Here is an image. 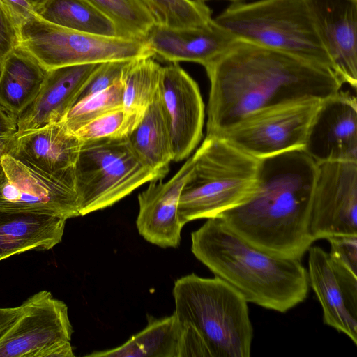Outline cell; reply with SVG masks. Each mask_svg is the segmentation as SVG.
<instances>
[{
    "label": "cell",
    "instance_id": "cell-34",
    "mask_svg": "<svg viewBox=\"0 0 357 357\" xmlns=\"http://www.w3.org/2000/svg\"><path fill=\"white\" fill-rule=\"evenodd\" d=\"M19 27L34 15L35 8L27 0H2Z\"/></svg>",
    "mask_w": 357,
    "mask_h": 357
},
{
    "label": "cell",
    "instance_id": "cell-7",
    "mask_svg": "<svg viewBox=\"0 0 357 357\" xmlns=\"http://www.w3.org/2000/svg\"><path fill=\"white\" fill-rule=\"evenodd\" d=\"M158 180L127 137L83 142L75 166L79 215L109 207L142 185Z\"/></svg>",
    "mask_w": 357,
    "mask_h": 357
},
{
    "label": "cell",
    "instance_id": "cell-25",
    "mask_svg": "<svg viewBox=\"0 0 357 357\" xmlns=\"http://www.w3.org/2000/svg\"><path fill=\"white\" fill-rule=\"evenodd\" d=\"M35 11L42 20L63 28L98 36L121 37L114 22L86 0H47Z\"/></svg>",
    "mask_w": 357,
    "mask_h": 357
},
{
    "label": "cell",
    "instance_id": "cell-19",
    "mask_svg": "<svg viewBox=\"0 0 357 357\" xmlns=\"http://www.w3.org/2000/svg\"><path fill=\"white\" fill-rule=\"evenodd\" d=\"M192 164L193 155L169 181H151L139 194L136 226L139 234L148 242L163 248L179 245L184 225L178 217V206Z\"/></svg>",
    "mask_w": 357,
    "mask_h": 357
},
{
    "label": "cell",
    "instance_id": "cell-31",
    "mask_svg": "<svg viewBox=\"0 0 357 357\" xmlns=\"http://www.w3.org/2000/svg\"><path fill=\"white\" fill-rule=\"evenodd\" d=\"M128 61H114L100 63L85 84L75 104L105 91L120 81Z\"/></svg>",
    "mask_w": 357,
    "mask_h": 357
},
{
    "label": "cell",
    "instance_id": "cell-20",
    "mask_svg": "<svg viewBox=\"0 0 357 357\" xmlns=\"http://www.w3.org/2000/svg\"><path fill=\"white\" fill-rule=\"evenodd\" d=\"M100 64L72 65L48 70L36 98L17 118L15 135L63 121Z\"/></svg>",
    "mask_w": 357,
    "mask_h": 357
},
{
    "label": "cell",
    "instance_id": "cell-12",
    "mask_svg": "<svg viewBox=\"0 0 357 357\" xmlns=\"http://www.w3.org/2000/svg\"><path fill=\"white\" fill-rule=\"evenodd\" d=\"M310 230L314 241L357 236V162L317 164Z\"/></svg>",
    "mask_w": 357,
    "mask_h": 357
},
{
    "label": "cell",
    "instance_id": "cell-17",
    "mask_svg": "<svg viewBox=\"0 0 357 357\" xmlns=\"http://www.w3.org/2000/svg\"><path fill=\"white\" fill-rule=\"evenodd\" d=\"M343 84L357 86V0H306Z\"/></svg>",
    "mask_w": 357,
    "mask_h": 357
},
{
    "label": "cell",
    "instance_id": "cell-9",
    "mask_svg": "<svg viewBox=\"0 0 357 357\" xmlns=\"http://www.w3.org/2000/svg\"><path fill=\"white\" fill-rule=\"evenodd\" d=\"M321 100L310 99L261 111L218 135L244 153L262 159L303 149Z\"/></svg>",
    "mask_w": 357,
    "mask_h": 357
},
{
    "label": "cell",
    "instance_id": "cell-33",
    "mask_svg": "<svg viewBox=\"0 0 357 357\" xmlns=\"http://www.w3.org/2000/svg\"><path fill=\"white\" fill-rule=\"evenodd\" d=\"M326 240L331 245L330 255L357 274V236H337Z\"/></svg>",
    "mask_w": 357,
    "mask_h": 357
},
{
    "label": "cell",
    "instance_id": "cell-38",
    "mask_svg": "<svg viewBox=\"0 0 357 357\" xmlns=\"http://www.w3.org/2000/svg\"><path fill=\"white\" fill-rule=\"evenodd\" d=\"M35 8L43 5L47 0H27Z\"/></svg>",
    "mask_w": 357,
    "mask_h": 357
},
{
    "label": "cell",
    "instance_id": "cell-26",
    "mask_svg": "<svg viewBox=\"0 0 357 357\" xmlns=\"http://www.w3.org/2000/svg\"><path fill=\"white\" fill-rule=\"evenodd\" d=\"M161 70L153 56L128 61L121 77L122 107L127 112L142 117L158 92Z\"/></svg>",
    "mask_w": 357,
    "mask_h": 357
},
{
    "label": "cell",
    "instance_id": "cell-21",
    "mask_svg": "<svg viewBox=\"0 0 357 357\" xmlns=\"http://www.w3.org/2000/svg\"><path fill=\"white\" fill-rule=\"evenodd\" d=\"M66 220L56 215L0 211V261L31 250L59 244Z\"/></svg>",
    "mask_w": 357,
    "mask_h": 357
},
{
    "label": "cell",
    "instance_id": "cell-13",
    "mask_svg": "<svg viewBox=\"0 0 357 357\" xmlns=\"http://www.w3.org/2000/svg\"><path fill=\"white\" fill-rule=\"evenodd\" d=\"M158 95L170 137L173 161L187 158L202 137L204 105L197 84L180 66H162Z\"/></svg>",
    "mask_w": 357,
    "mask_h": 357
},
{
    "label": "cell",
    "instance_id": "cell-29",
    "mask_svg": "<svg viewBox=\"0 0 357 357\" xmlns=\"http://www.w3.org/2000/svg\"><path fill=\"white\" fill-rule=\"evenodd\" d=\"M123 85L119 81L109 88L75 104L63 120L75 132L97 117L122 107Z\"/></svg>",
    "mask_w": 357,
    "mask_h": 357
},
{
    "label": "cell",
    "instance_id": "cell-39",
    "mask_svg": "<svg viewBox=\"0 0 357 357\" xmlns=\"http://www.w3.org/2000/svg\"><path fill=\"white\" fill-rule=\"evenodd\" d=\"M198 1L205 2L206 1H208V0H198ZM225 1H231L232 3H236V2L245 1H248V0H225Z\"/></svg>",
    "mask_w": 357,
    "mask_h": 357
},
{
    "label": "cell",
    "instance_id": "cell-36",
    "mask_svg": "<svg viewBox=\"0 0 357 357\" xmlns=\"http://www.w3.org/2000/svg\"><path fill=\"white\" fill-rule=\"evenodd\" d=\"M21 312V305L0 307V338L13 324Z\"/></svg>",
    "mask_w": 357,
    "mask_h": 357
},
{
    "label": "cell",
    "instance_id": "cell-27",
    "mask_svg": "<svg viewBox=\"0 0 357 357\" xmlns=\"http://www.w3.org/2000/svg\"><path fill=\"white\" fill-rule=\"evenodd\" d=\"M116 24L123 38L143 39L156 20L144 0H86Z\"/></svg>",
    "mask_w": 357,
    "mask_h": 357
},
{
    "label": "cell",
    "instance_id": "cell-28",
    "mask_svg": "<svg viewBox=\"0 0 357 357\" xmlns=\"http://www.w3.org/2000/svg\"><path fill=\"white\" fill-rule=\"evenodd\" d=\"M152 12L156 23L172 27L202 26L209 22L211 10L198 0H144Z\"/></svg>",
    "mask_w": 357,
    "mask_h": 357
},
{
    "label": "cell",
    "instance_id": "cell-10",
    "mask_svg": "<svg viewBox=\"0 0 357 357\" xmlns=\"http://www.w3.org/2000/svg\"><path fill=\"white\" fill-rule=\"evenodd\" d=\"M73 328L67 305L43 290L21 305V312L0 338V357H59Z\"/></svg>",
    "mask_w": 357,
    "mask_h": 357
},
{
    "label": "cell",
    "instance_id": "cell-15",
    "mask_svg": "<svg viewBox=\"0 0 357 357\" xmlns=\"http://www.w3.org/2000/svg\"><path fill=\"white\" fill-rule=\"evenodd\" d=\"M305 152L317 164L357 162V101L342 89L321 100L307 133Z\"/></svg>",
    "mask_w": 357,
    "mask_h": 357
},
{
    "label": "cell",
    "instance_id": "cell-2",
    "mask_svg": "<svg viewBox=\"0 0 357 357\" xmlns=\"http://www.w3.org/2000/svg\"><path fill=\"white\" fill-rule=\"evenodd\" d=\"M317 163L303 149L259 160L254 192L218 216L238 237L270 255L301 259L310 230Z\"/></svg>",
    "mask_w": 357,
    "mask_h": 357
},
{
    "label": "cell",
    "instance_id": "cell-30",
    "mask_svg": "<svg viewBox=\"0 0 357 357\" xmlns=\"http://www.w3.org/2000/svg\"><path fill=\"white\" fill-rule=\"evenodd\" d=\"M142 118L123 107L112 109L85 124L74 134L83 142L101 139L127 137Z\"/></svg>",
    "mask_w": 357,
    "mask_h": 357
},
{
    "label": "cell",
    "instance_id": "cell-11",
    "mask_svg": "<svg viewBox=\"0 0 357 357\" xmlns=\"http://www.w3.org/2000/svg\"><path fill=\"white\" fill-rule=\"evenodd\" d=\"M0 211L80 216L73 187L6 153L0 165Z\"/></svg>",
    "mask_w": 357,
    "mask_h": 357
},
{
    "label": "cell",
    "instance_id": "cell-1",
    "mask_svg": "<svg viewBox=\"0 0 357 357\" xmlns=\"http://www.w3.org/2000/svg\"><path fill=\"white\" fill-rule=\"evenodd\" d=\"M204 68L210 80L208 136L263 110L322 100L344 84L329 68L240 40Z\"/></svg>",
    "mask_w": 357,
    "mask_h": 357
},
{
    "label": "cell",
    "instance_id": "cell-8",
    "mask_svg": "<svg viewBox=\"0 0 357 357\" xmlns=\"http://www.w3.org/2000/svg\"><path fill=\"white\" fill-rule=\"evenodd\" d=\"M47 70L153 56L144 39L107 37L63 28L34 15L20 26V45Z\"/></svg>",
    "mask_w": 357,
    "mask_h": 357
},
{
    "label": "cell",
    "instance_id": "cell-22",
    "mask_svg": "<svg viewBox=\"0 0 357 357\" xmlns=\"http://www.w3.org/2000/svg\"><path fill=\"white\" fill-rule=\"evenodd\" d=\"M47 71L29 52L15 48L0 74V105L17 119L36 98Z\"/></svg>",
    "mask_w": 357,
    "mask_h": 357
},
{
    "label": "cell",
    "instance_id": "cell-14",
    "mask_svg": "<svg viewBox=\"0 0 357 357\" xmlns=\"http://www.w3.org/2000/svg\"><path fill=\"white\" fill-rule=\"evenodd\" d=\"M308 251L309 283L321 305L324 323L357 345V274L320 247Z\"/></svg>",
    "mask_w": 357,
    "mask_h": 357
},
{
    "label": "cell",
    "instance_id": "cell-32",
    "mask_svg": "<svg viewBox=\"0 0 357 357\" xmlns=\"http://www.w3.org/2000/svg\"><path fill=\"white\" fill-rule=\"evenodd\" d=\"M20 45V27L0 0V74L8 55Z\"/></svg>",
    "mask_w": 357,
    "mask_h": 357
},
{
    "label": "cell",
    "instance_id": "cell-6",
    "mask_svg": "<svg viewBox=\"0 0 357 357\" xmlns=\"http://www.w3.org/2000/svg\"><path fill=\"white\" fill-rule=\"evenodd\" d=\"M213 19L236 40L286 52L333 70L306 0L232 3Z\"/></svg>",
    "mask_w": 357,
    "mask_h": 357
},
{
    "label": "cell",
    "instance_id": "cell-16",
    "mask_svg": "<svg viewBox=\"0 0 357 357\" xmlns=\"http://www.w3.org/2000/svg\"><path fill=\"white\" fill-rule=\"evenodd\" d=\"M82 144L61 121L14 135L8 153L75 188V166Z\"/></svg>",
    "mask_w": 357,
    "mask_h": 357
},
{
    "label": "cell",
    "instance_id": "cell-23",
    "mask_svg": "<svg viewBox=\"0 0 357 357\" xmlns=\"http://www.w3.org/2000/svg\"><path fill=\"white\" fill-rule=\"evenodd\" d=\"M127 139L139 160L162 180L169 172L173 153L158 92Z\"/></svg>",
    "mask_w": 357,
    "mask_h": 357
},
{
    "label": "cell",
    "instance_id": "cell-24",
    "mask_svg": "<svg viewBox=\"0 0 357 357\" xmlns=\"http://www.w3.org/2000/svg\"><path fill=\"white\" fill-rule=\"evenodd\" d=\"M183 326L176 314L151 318L147 326L123 344L105 351H93V357H179Z\"/></svg>",
    "mask_w": 357,
    "mask_h": 357
},
{
    "label": "cell",
    "instance_id": "cell-4",
    "mask_svg": "<svg viewBox=\"0 0 357 357\" xmlns=\"http://www.w3.org/2000/svg\"><path fill=\"white\" fill-rule=\"evenodd\" d=\"M174 314L195 330L211 357H249L253 329L248 302L224 280L195 273L174 282Z\"/></svg>",
    "mask_w": 357,
    "mask_h": 357
},
{
    "label": "cell",
    "instance_id": "cell-3",
    "mask_svg": "<svg viewBox=\"0 0 357 357\" xmlns=\"http://www.w3.org/2000/svg\"><path fill=\"white\" fill-rule=\"evenodd\" d=\"M194 256L248 303L286 312L305 300L310 283L301 259L270 255L246 243L219 217L191 234Z\"/></svg>",
    "mask_w": 357,
    "mask_h": 357
},
{
    "label": "cell",
    "instance_id": "cell-35",
    "mask_svg": "<svg viewBox=\"0 0 357 357\" xmlns=\"http://www.w3.org/2000/svg\"><path fill=\"white\" fill-rule=\"evenodd\" d=\"M16 132V119L9 114L0 105V141L13 137Z\"/></svg>",
    "mask_w": 357,
    "mask_h": 357
},
{
    "label": "cell",
    "instance_id": "cell-37",
    "mask_svg": "<svg viewBox=\"0 0 357 357\" xmlns=\"http://www.w3.org/2000/svg\"><path fill=\"white\" fill-rule=\"evenodd\" d=\"M12 139L13 137L6 140L0 141V165L3 155L9 151Z\"/></svg>",
    "mask_w": 357,
    "mask_h": 357
},
{
    "label": "cell",
    "instance_id": "cell-18",
    "mask_svg": "<svg viewBox=\"0 0 357 357\" xmlns=\"http://www.w3.org/2000/svg\"><path fill=\"white\" fill-rule=\"evenodd\" d=\"M143 39L154 59L169 63L192 62L204 67L223 54L236 40L213 18L195 27L172 28L155 23Z\"/></svg>",
    "mask_w": 357,
    "mask_h": 357
},
{
    "label": "cell",
    "instance_id": "cell-5",
    "mask_svg": "<svg viewBox=\"0 0 357 357\" xmlns=\"http://www.w3.org/2000/svg\"><path fill=\"white\" fill-rule=\"evenodd\" d=\"M193 155L179 198L178 217L183 225L208 219L236 207L255 191L259 160L226 139L206 135Z\"/></svg>",
    "mask_w": 357,
    "mask_h": 357
}]
</instances>
